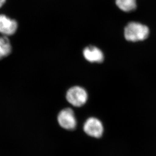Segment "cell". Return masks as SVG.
Wrapping results in <instances>:
<instances>
[{
	"label": "cell",
	"instance_id": "6da1fadb",
	"mask_svg": "<svg viewBox=\"0 0 156 156\" xmlns=\"http://www.w3.org/2000/svg\"><path fill=\"white\" fill-rule=\"evenodd\" d=\"M150 31L148 27L139 22H131L124 29V37L130 42L141 41L149 37Z\"/></svg>",
	"mask_w": 156,
	"mask_h": 156
},
{
	"label": "cell",
	"instance_id": "7a4b0ae2",
	"mask_svg": "<svg viewBox=\"0 0 156 156\" xmlns=\"http://www.w3.org/2000/svg\"><path fill=\"white\" fill-rule=\"evenodd\" d=\"M66 98L73 106L81 107L84 106L88 100V93L83 87L75 86L67 90Z\"/></svg>",
	"mask_w": 156,
	"mask_h": 156
},
{
	"label": "cell",
	"instance_id": "3957f363",
	"mask_svg": "<svg viewBox=\"0 0 156 156\" xmlns=\"http://www.w3.org/2000/svg\"><path fill=\"white\" fill-rule=\"evenodd\" d=\"M57 120L59 125L65 129L72 131L76 128L75 113L70 108H65L61 110L58 115Z\"/></svg>",
	"mask_w": 156,
	"mask_h": 156
},
{
	"label": "cell",
	"instance_id": "277c9868",
	"mask_svg": "<svg viewBox=\"0 0 156 156\" xmlns=\"http://www.w3.org/2000/svg\"><path fill=\"white\" fill-rule=\"evenodd\" d=\"M83 130L87 135L99 139L103 134V125L98 118L90 117L87 119L83 125Z\"/></svg>",
	"mask_w": 156,
	"mask_h": 156
},
{
	"label": "cell",
	"instance_id": "5b68a950",
	"mask_svg": "<svg viewBox=\"0 0 156 156\" xmlns=\"http://www.w3.org/2000/svg\"><path fill=\"white\" fill-rule=\"evenodd\" d=\"M16 21L4 15H0V33L5 36L13 35L17 30Z\"/></svg>",
	"mask_w": 156,
	"mask_h": 156
},
{
	"label": "cell",
	"instance_id": "8992f818",
	"mask_svg": "<svg viewBox=\"0 0 156 156\" xmlns=\"http://www.w3.org/2000/svg\"><path fill=\"white\" fill-rule=\"evenodd\" d=\"M84 58L91 63H101L104 60V55L102 50L94 46L87 47L83 51Z\"/></svg>",
	"mask_w": 156,
	"mask_h": 156
},
{
	"label": "cell",
	"instance_id": "52a82bcc",
	"mask_svg": "<svg viewBox=\"0 0 156 156\" xmlns=\"http://www.w3.org/2000/svg\"><path fill=\"white\" fill-rule=\"evenodd\" d=\"M12 49L9 39L6 36L0 37V60L10 54Z\"/></svg>",
	"mask_w": 156,
	"mask_h": 156
},
{
	"label": "cell",
	"instance_id": "ba28073f",
	"mask_svg": "<svg viewBox=\"0 0 156 156\" xmlns=\"http://www.w3.org/2000/svg\"><path fill=\"white\" fill-rule=\"evenodd\" d=\"M117 6L121 10L129 12L136 7V0H116Z\"/></svg>",
	"mask_w": 156,
	"mask_h": 156
},
{
	"label": "cell",
	"instance_id": "9c48e42d",
	"mask_svg": "<svg viewBox=\"0 0 156 156\" xmlns=\"http://www.w3.org/2000/svg\"><path fill=\"white\" fill-rule=\"evenodd\" d=\"M5 2H6V0H0V8L4 4Z\"/></svg>",
	"mask_w": 156,
	"mask_h": 156
}]
</instances>
